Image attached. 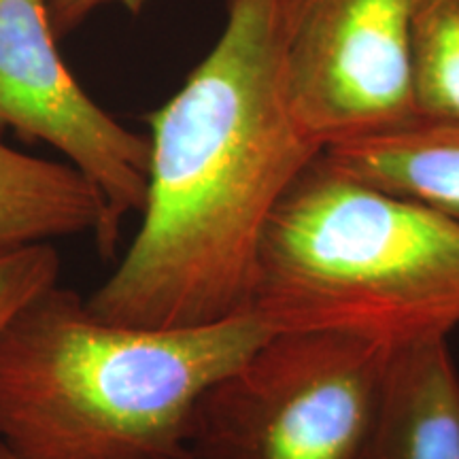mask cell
Returning a JSON list of instances; mask_svg holds the SVG:
<instances>
[{
    "instance_id": "obj_6",
    "label": "cell",
    "mask_w": 459,
    "mask_h": 459,
    "mask_svg": "<svg viewBox=\"0 0 459 459\" xmlns=\"http://www.w3.org/2000/svg\"><path fill=\"white\" fill-rule=\"evenodd\" d=\"M48 143L100 192L111 257L122 223L143 213L149 136L90 99L57 51L45 0H0V130Z\"/></svg>"
},
{
    "instance_id": "obj_3",
    "label": "cell",
    "mask_w": 459,
    "mask_h": 459,
    "mask_svg": "<svg viewBox=\"0 0 459 459\" xmlns=\"http://www.w3.org/2000/svg\"><path fill=\"white\" fill-rule=\"evenodd\" d=\"M249 311L281 332L406 344L459 325V223L349 175L321 152L264 230Z\"/></svg>"
},
{
    "instance_id": "obj_1",
    "label": "cell",
    "mask_w": 459,
    "mask_h": 459,
    "mask_svg": "<svg viewBox=\"0 0 459 459\" xmlns=\"http://www.w3.org/2000/svg\"><path fill=\"white\" fill-rule=\"evenodd\" d=\"M147 124L141 228L88 307L145 328L249 311L266 223L324 152L291 107L281 0H226L217 43Z\"/></svg>"
},
{
    "instance_id": "obj_8",
    "label": "cell",
    "mask_w": 459,
    "mask_h": 459,
    "mask_svg": "<svg viewBox=\"0 0 459 459\" xmlns=\"http://www.w3.org/2000/svg\"><path fill=\"white\" fill-rule=\"evenodd\" d=\"M94 234L108 251V213L100 192L71 164L15 152L0 143V251Z\"/></svg>"
},
{
    "instance_id": "obj_4",
    "label": "cell",
    "mask_w": 459,
    "mask_h": 459,
    "mask_svg": "<svg viewBox=\"0 0 459 459\" xmlns=\"http://www.w3.org/2000/svg\"><path fill=\"white\" fill-rule=\"evenodd\" d=\"M400 344L347 330L268 338L211 387L194 459H364Z\"/></svg>"
},
{
    "instance_id": "obj_5",
    "label": "cell",
    "mask_w": 459,
    "mask_h": 459,
    "mask_svg": "<svg viewBox=\"0 0 459 459\" xmlns=\"http://www.w3.org/2000/svg\"><path fill=\"white\" fill-rule=\"evenodd\" d=\"M415 9L417 0H281L291 107L321 147L417 117Z\"/></svg>"
},
{
    "instance_id": "obj_9",
    "label": "cell",
    "mask_w": 459,
    "mask_h": 459,
    "mask_svg": "<svg viewBox=\"0 0 459 459\" xmlns=\"http://www.w3.org/2000/svg\"><path fill=\"white\" fill-rule=\"evenodd\" d=\"M325 158L349 175L417 200L459 223V122L412 117L392 130L334 143Z\"/></svg>"
},
{
    "instance_id": "obj_11",
    "label": "cell",
    "mask_w": 459,
    "mask_h": 459,
    "mask_svg": "<svg viewBox=\"0 0 459 459\" xmlns=\"http://www.w3.org/2000/svg\"><path fill=\"white\" fill-rule=\"evenodd\" d=\"M60 277V257L51 243L0 251V330L28 300Z\"/></svg>"
},
{
    "instance_id": "obj_7",
    "label": "cell",
    "mask_w": 459,
    "mask_h": 459,
    "mask_svg": "<svg viewBox=\"0 0 459 459\" xmlns=\"http://www.w3.org/2000/svg\"><path fill=\"white\" fill-rule=\"evenodd\" d=\"M364 459H459V368L449 336L400 344Z\"/></svg>"
},
{
    "instance_id": "obj_10",
    "label": "cell",
    "mask_w": 459,
    "mask_h": 459,
    "mask_svg": "<svg viewBox=\"0 0 459 459\" xmlns=\"http://www.w3.org/2000/svg\"><path fill=\"white\" fill-rule=\"evenodd\" d=\"M412 99L419 117L459 122V0H417Z\"/></svg>"
},
{
    "instance_id": "obj_2",
    "label": "cell",
    "mask_w": 459,
    "mask_h": 459,
    "mask_svg": "<svg viewBox=\"0 0 459 459\" xmlns=\"http://www.w3.org/2000/svg\"><path fill=\"white\" fill-rule=\"evenodd\" d=\"M279 332L257 311L113 324L51 285L0 330V446L13 459H194L206 392Z\"/></svg>"
},
{
    "instance_id": "obj_13",
    "label": "cell",
    "mask_w": 459,
    "mask_h": 459,
    "mask_svg": "<svg viewBox=\"0 0 459 459\" xmlns=\"http://www.w3.org/2000/svg\"><path fill=\"white\" fill-rule=\"evenodd\" d=\"M0 459H13V457H11V455H9V453H7V451H4V449H3V446H0Z\"/></svg>"
},
{
    "instance_id": "obj_12",
    "label": "cell",
    "mask_w": 459,
    "mask_h": 459,
    "mask_svg": "<svg viewBox=\"0 0 459 459\" xmlns=\"http://www.w3.org/2000/svg\"><path fill=\"white\" fill-rule=\"evenodd\" d=\"M147 3L149 0H45V7H48L51 30L60 41L77 30L96 9L107 4H122L130 13H139Z\"/></svg>"
}]
</instances>
